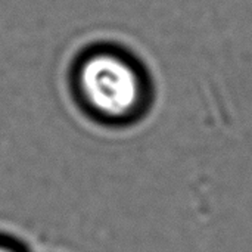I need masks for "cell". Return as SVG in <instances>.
Listing matches in <instances>:
<instances>
[{"instance_id": "2", "label": "cell", "mask_w": 252, "mask_h": 252, "mask_svg": "<svg viewBox=\"0 0 252 252\" xmlns=\"http://www.w3.org/2000/svg\"><path fill=\"white\" fill-rule=\"evenodd\" d=\"M0 252H13V251H10V250H7V248H3V247H0Z\"/></svg>"}, {"instance_id": "1", "label": "cell", "mask_w": 252, "mask_h": 252, "mask_svg": "<svg viewBox=\"0 0 252 252\" xmlns=\"http://www.w3.org/2000/svg\"><path fill=\"white\" fill-rule=\"evenodd\" d=\"M80 84L90 105L112 117L128 114L140 94L133 68L112 55H96L86 61L80 71Z\"/></svg>"}]
</instances>
